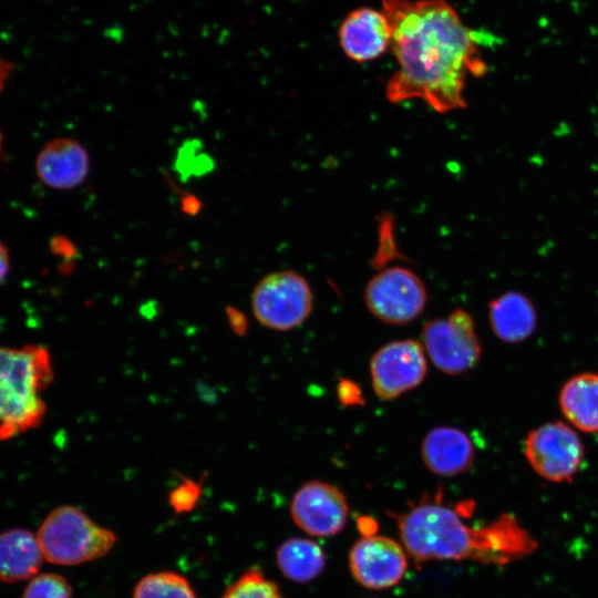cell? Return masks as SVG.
Listing matches in <instances>:
<instances>
[{"instance_id":"13","label":"cell","mask_w":598,"mask_h":598,"mask_svg":"<svg viewBox=\"0 0 598 598\" xmlns=\"http://www.w3.org/2000/svg\"><path fill=\"white\" fill-rule=\"evenodd\" d=\"M90 168L86 148L72 137H56L47 142L35 157L38 178L52 189L69 190L80 186Z\"/></svg>"},{"instance_id":"19","label":"cell","mask_w":598,"mask_h":598,"mask_svg":"<svg viewBox=\"0 0 598 598\" xmlns=\"http://www.w3.org/2000/svg\"><path fill=\"white\" fill-rule=\"evenodd\" d=\"M132 598H197L186 577L175 571H157L141 578Z\"/></svg>"},{"instance_id":"21","label":"cell","mask_w":598,"mask_h":598,"mask_svg":"<svg viewBox=\"0 0 598 598\" xmlns=\"http://www.w3.org/2000/svg\"><path fill=\"white\" fill-rule=\"evenodd\" d=\"M73 589L62 575L47 573L31 578L22 598H72Z\"/></svg>"},{"instance_id":"23","label":"cell","mask_w":598,"mask_h":598,"mask_svg":"<svg viewBox=\"0 0 598 598\" xmlns=\"http://www.w3.org/2000/svg\"><path fill=\"white\" fill-rule=\"evenodd\" d=\"M337 396L344 406L363 405L364 399L360 386L352 380L340 378L337 384Z\"/></svg>"},{"instance_id":"6","label":"cell","mask_w":598,"mask_h":598,"mask_svg":"<svg viewBox=\"0 0 598 598\" xmlns=\"http://www.w3.org/2000/svg\"><path fill=\"white\" fill-rule=\"evenodd\" d=\"M422 346L433 364L455 375L472 369L481 358V343L470 313L454 309L446 318L425 322Z\"/></svg>"},{"instance_id":"5","label":"cell","mask_w":598,"mask_h":598,"mask_svg":"<svg viewBox=\"0 0 598 598\" xmlns=\"http://www.w3.org/2000/svg\"><path fill=\"white\" fill-rule=\"evenodd\" d=\"M313 295L303 276L292 270L274 271L261 278L251 293L257 321L275 331L300 326L311 313Z\"/></svg>"},{"instance_id":"22","label":"cell","mask_w":598,"mask_h":598,"mask_svg":"<svg viewBox=\"0 0 598 598\" xmlns=\"http://www.w3.org/2000/svg\"><path fill=\"white\" fill-rule=\"evenodd\" d=\"M200 493L202 489L197 482L184 478L171 491L168 501L172 508L176 513L182 514L192 511L196 506Z\"/></svg>"},{"instance_id":"1","label":"cell","mask_w":598,"mask_h":598,"mask_svg":"<svg viewBox=\"0 0 598 598\" xmlns=\"http://www.w3.org/2000/svg\"><path fill=\"white\" fill-rule=\"evenodd\" d=\"M381 9L398 62L386 99L421 100L439 113L464 109L467 76L483 75L486 65L455 8L446 0H382Z\"/></svg>"},{"instance_id":"10","label":"cell","mask_w":598,"mask_h":598,"mask_svg":"<svg viewBox=\"0 0 598 598\" xmlns=\"http://www.w3.org/2000/svg\"><path fill=\"white\" fill-rule=\"evenodd\" d=\"M409 555L402 543L372 534L362 536L349 551V568L361 586L383 590L396 586L409 566Z\"/></svg>"},{"instance_id":"4","label":"cell","mask_w":598,"mask_h":598,"mask_svg":"<svg viewBox=\"0 0 598 598\" xmlns=\"http://www.w3.org/2000/svg\"><path fill=\"white\" fill-rule=\"evenodd\" d=\"M37 537L44 559L61 566H75L105 556L116 535L97 525L80 508L63 505L48 514Z\"/></svg>"},{"instance_id":"2","label":"cell","mask_w":598,"mask_h":598,"mask_svg":"<svg viewBox=\"0 0 598 598\" xmlns=\"http://www.w3.org/2000/svg\"><path fill=\"white\" fill-rule=\"evenodd\" d=\"M463 507L444 505L436 494L421 499L403 513L392 514L403 547L416 565L432 560H476L504 566L537 547L533 536L512 514L504 513L489 524L470 525Z\"/></svg>"},{"instance_id":"12","label":"cell","mask_w":598,"mask_h":598,"mask_svg":"<svg viewBox=\"0 0 598 598\" xmlns=\"http://www.w3.org/2000/svg\"><path fill=\"white\" fill-rule=\"evenodd\" d=\"M338 40L343 53L354 62L380 58L391 45V28L382 9L360 7L341 21Z\"/></svg>"},{"instance_id":"3","label":"cell","mask_w":598,"mask_h":598,"mask_svg":"<svg viewBox=\"0 0 598 598\" xmlns=\"http://www.w3.org/2000/svg\"><path fill=\"white\" fill-rule=\"evenodd\" d=\"M52 378L47 349L40 346L0 347V440L40 424L45 413L40 393Z\"/></svg>"},{"instance_id":"20","label":"cell","mask_w":598,"mask_h":598,"mask_svg":"<svg viewBox=\"0 0 598 598\" xmlns=\"http://www.w3.org/2000/svg\"><path fill=\"white\" fill-rule=\"evenodd\" d=\"M220 598H285L278 585L257 567L245 570Z\"/></svg>"},{"instance_id":"17","label":"cell","mask_w":598,"mask_h":598,"mask_svg":"<svg viewBox=\"0 0 598 598\" xmlns=\"http://www.w3.org/2000/svg\"><path fill=\"white\" fill-rule=\"evenodd\" d=\"M565 417L578 430L598 432V374L585 372L567 380L559 392Z\"/></svg>"},{"instance_id":"14","label":"cell","mask_w":598,"mask_h":598,"mask_svg":"<svg viewBox=\"0 0 598 598\" xmlns=\"http://www.w3.org/2000/svg\"><path fill=\"white\" fill-rule=\"evenodd\" d=\"M423 463L435 475L451 477L466 472L474 462V446L465 432L451 426L432 429L421 444Z\"/></svg>"},{"instance_id":"16","label":"cell","mask_w":598,"mask_h":598,"mask_svg":"<svg viewBox=\"0 0 598 598\" xmlns=\"http://www.w3.org/2000/svg\"><path fill=\"white\" fill-rule=\"evenodd\" d=\"M488 318L495 336L509 343L527 339L537 323L534 305L517 291H507L493 299L488 306Z\"/></svg>"},{"instance_id":"11","label":"cell","mask_w":598,"mask_h":598,"mask_svg":"<svg viewBox=\"0 0 598 598\" xmlns=\"http://www.w3.org/2000/svg\"><path fill=\"white\" fill-rule=\"evenodd\" d=\"M349 515L348 499L336 485L322 481L303 483L293 494L290 516L306 534L331 537L346 526Z\"/></svg>"},{"instance_id":"9","label":"cell","mask_w":598,"mask_h":598,"mask_svg":"<svg viewBox=\"0 0 598 598\" xmlns=\"http://www.w3.org/2000/svg\"><path fill=\"white\" fill-rule=\"evenodd\" d=\"M427 364L422 343L405 339L384 344L370 361V375L375 394L393 400L422 383Z\"/></svg>"},{"instance_id":"26","label":"cell","mask_w":598,"mask_h":598,"mask_svg":"<svg viewBox=\"0 0 598 598\" xmlns=\"http://www.w3.org/2000/svg\"><path fill=\"white\" fill-rule=\"evenodd\" d=\"M13 69L14 64L0 55V93L3 92Z\"/></svg>"},{"instance_id":"15","label":"cell","mask_w":598,"mask_h":598,"mask_svg":"<svg viewBox=\"0 0 598 598\" xmlns=\"http://www.w3.org/2000/svg\"><path fill=\"white\" fill-rule=\"evenodd\" d=\"M44 559L37 535L13 528L0 533V580L18 582L38 575Z\"/></svg>"},{"instance_id":"27","label":"cell","mask_w":598,"mask_h":598,"mask_svg":"<svg viewBox=\"0 0 598 598\" xmlns=\"http://www.w3.org/2000/svg\"><path fill=\"white\" fill-rule=\"evenodd\" d=\"M1 145H2V135H1V132H0V148H1Z\"/></svg>"},{"instance_id":"24","label":"cell","mask_w":598,"mask_h":598,"mask_svg":"<svg viewBox=\"0 0 598 598\" xmlns=\"http://www.w3.org/2000/svg\"><path fill=\"white\" fill-rule=\"evenodd\" d=\"M50 247L54 254L61 256H69V252L74 251L72 243H70L68 238L63 236H55L52 238Z\"/></svg>"},{"instance_id":"8","label":"cell","mask_w":598,"mask_h":598,"mask_svg":"<svg viewBox=\"0 0 598 598\" xmlns=\"http://www.w3.org/2000/svg\"><path fill=\"white\" fill-rule=\"evenodd\" d=\"M524 451L533 470L556 483L570 482L585 455L581 440L563 422H548L530 431Z\"/></svg>"},{"instance_id":"18","label":"cell","mask_w":598,"mask_h":598,"mask_svg":"<svg viewBox=\"0 0 598 598\" xmlns=\"http://www.w3.org/2000/svg\"><path fill=\"white\" fill-rule=\"evenodd\" d=\"M276 564L283 577L306 584L321 575L326 567V554L312 539L291 537L278 546Z\"/></svg>"},{"instance_id":"7","label":"cell","mask_w":598,"mask_h":598,"mask_svg":"<svg viewBox=\"0 0 598 598\" xmlns=\"http://www.w3.org/2000/svg\"><path fill=\"white\" fill-rule=\"evenodd\" d=\"M364 300L369 311L390 324L416 319L426 306V288L411 269L393 266L380 270L368 282Z\"/></svg>"},{"instance_id":"25","label":"cell","mask_w":598,"mask_h":598,"mask_svg":"<svg viewBox=\"0 0 598 598\" xmlns=\"http://www.w3.org/2000/svg\"><path fill=\"white\" fill-rule=\"evenodd\" d=\"M10 271V254L6 244L0 240V283L4 281Z\"/></svg>"}]
</instances>
